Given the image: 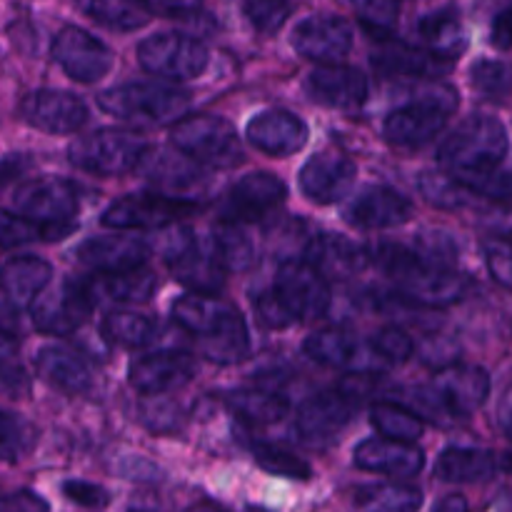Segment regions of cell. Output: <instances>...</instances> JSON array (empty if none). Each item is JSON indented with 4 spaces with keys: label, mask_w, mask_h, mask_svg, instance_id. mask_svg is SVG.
I'll list each match as a JSON object with an SVG mask.
<instances>
[{
    "label": "cell",
    "mask_w": 512,
    "mask_h": 512,
    "mask_svg": "<svg viewBox=\"0 0 512 512\" xmlns=\"http://www.w3.org/2000/svg\"><path fill=\"white\" fill-rule=\"evenodd\" d=\"M413 213V203L398 190L388 185H368L348 203L345 220L360 230H383L408 223Z\"/></svg>",
    "instance_id": "cell-24"
},
{
    "label": "cell",
    "mask_w": 512,
    "mask_h": 512,
    "mask_svg": "<svg viewBox=\"0 0 512 512\" xmlns=\"http://www.w3.org/2000/svg\"><path fill=\"white\" fill-rule=\"evenodd\" d=\"M250 450H253L255 463L273 475H283V478L290 480H308L310 475H313V470H310V465L305 463L303 458H298V455L290 453V450L280 448V445L255 440V443L250 445Z\"/></svg>",
    "instance_id": "cell-44"
},
{
    "label": "cell",
    "mask_w": 512,
    "mask_h": 512,
    "mask_svg": "<svg viewBox=\"0 0 512 512\" xmlns=\"http://www.w3.org/2000/svg\"><path fill=\"white\" fill-rule=\"evenodd\" d=\"M505 433H508V438L512 440V413L505 418Z\"/></svg>",
    "instance_id": "cell-61"
},
{
    "label": "cell",
    "mask_w": 512,
    "mask_h": 512,
    "mask_svg": "<svg viewBox=\"0 0 512 512\" xmlns=\"http://www.w3.org/2000/svg\"><path fill=\"white\" fill-rule=\"evenodd\" d=\"M53 268L48 260L35 255H20V258L5 260L3 265V325L10 323L13 313L33 308L35 300L50 288Z\"/></svg>",
    "instance_id": "cell-25"
},
{
    "label": "cell",
    "mask_w": 512,
    "mask_h": 512,
    "mask_svg": "<svg viewBox=\"0 0 512 512\" xmlns=\"http://www.w3.org/2000/svg\"><path fill=\"white\" fill-rule=\"evenodd\" d=\"M198 210V200H178L160 193H138L110 203L100 215V223L115 230H153L190 218Z\"/></svg>",
    "instance_id": "cell-11"
},
{
    "label": "cell",
    "mask_w": 512,
    "mask_h": 512,
    "mask_svg": "<svg viewBox=\"0 0 512 512\" xmlns=\"http://www.w3.org/2000/svg\"><path fill=\"white\" fill-rule=\"evenodd\" d=\"M355 400L358 398L348 390H325V393L313 395L300 405L295 430L310 445L330 443L353 420L355 408H358Z\"/></svg>",
    "instance_id": "cell-19"
},
{
    "label": "cell",
    "mask_w": 512,
    "mask_h": 512,
    "mask_svg": "<svg viewBox=\"0 0 512 512\" xmlns=\"http://www.w3.org/2000/svg\"><path fill=\"white\" fill-rule=\"evenodd\" d=\"M310 98L333 110H358L368 98V80L353 65H320L305 83Z\"/></svg>",
    "instance_id": "cell-28"
},
{
    "label": "cell",
    "mask_w": 512,
    "mask_h": 512,
    "mask_svg": "<svg viewBox=\"0 0 512 512\" xmlns=\"http://www.w3.org/2000/svg\"><path fill=\"white\" fill-rule=\"evenodd\" d=\"M415 253L425 258L428 263L440 265V268H450V263L458 255V243L453 235L443 233V230H430V233L418 235V248Z\"/></svg>",
    "instance_id": "cell-51"
},
{
    "label": "cell",
    "mask_w": 512,
    "mask_h": 512,
    "mask_svg": "<svg viewBox=\"0 0 512 512\" xmlns=\"http://www.w3.org/2000/svg\"><path fill=\"white\" fill-rule=\"evenodd\" d=\"M90 313H93V295H90L88 283H78V280H63L53 285L30 308L35 330L55 335V338L83 328Z\"/></svg>",
    "instance_id": "cell-12"
},
{
    "label": "cell",
    "mask_w": 512,
    "mask_h": 512,
    "mask_svg": "<svg viewBox=\"0 0 512 512\" xmlns=\"http://www.w3.org/2000/svg\"><path fill=\"white\" fill-rule=\"evenodd\" d=\"M188 512H223L220 508H215V505H205V503H198V505H193V508H190Z\"/></svg>",
    "instance_id": "cell-60"
},
{
    "label": "cell",
    "mask_w": 512,
    "mask_h": 512,
    "mask_svg": "<svg viewBox=\"0 0 512 512\" xmlns=\"http://www.w3.org/2000/svg\"><path fill=\"white\" fill-rule=\"evenodd\" d=\"M355 465L360 470L390 478H415L423 470V450L408 443H395L388 438H370L355 448Z\"/></svg>",
    "instance_id": "cell-29"
},
{
    "label": "cell",
    "mask_w": 512,
    "mask_h": 512,
    "mask_svg": "<svg viewBox=\"0 0 512 512\" xmlns=\"http://www.w3.org/2000/svg\"><path fill=\"white\" fill-rule=\"evenodd\" d=\"M503 465H505V470H508V473H512V453H510V455H505Z\"/></svg>",
    "instance_id": "cell-62"
},
{
    "label": "cell",
    "mask_w": 512,
    "mask_h": 512,
    "mask_svg": "<svg viewBox=\"0 0 512 512\" xmlns=\"http://www.w3.org/2000/svg\"><path fill=\"white\" fill-rule=\"evenodd\" d=\"M245 18L250 20L258 33L263 35H275L285 25V20L293 13V5L290 3H260V0H253V3H243Z\"/></svg>",
    "instance_id": "cell-49"
},
{
    "label": "cell",
    "mask_w": 512,
    "mask_h": 512,
    "mask_svg": "<svg viewBox=\"0 0 512 512\" xmlns=\"http://www.w3.org/2000/svg\"><path fill=\"white\" fill-rule=\"evenodd\" d=\"M415 28H418V35L423 38L425 48L448 60L458 58L465 50V45H468L463 23H460V15L455 8L428 10V13L420 15Z\"/></svg>",
    "instance_id": "cell-32"
},
{
    "label": "cell",
    "mask_w": 512,
    "mask_h": 512,
    "mask_svg": "<svg viewBox=\"0 0 512 512\" xmlns=\"http://www.w3.org/2000/svg\"><path fill=\"white\" fill-rule=\"evenodd\" d=\"M18 115L35 130L53 135L75 133L88 120V108L83 98L68 90L40 88L23 95L18 103Z\"/></svg>",
    "instance_id": "cell-17"
},
{
    "label": "cell",
    "mask_w": 512,
    "mask_h": 512,
    "mask_svg": "<svg viewBox=\"0 0 512 512\" xmlns=\"http://www.w3.org/2000/svg\"><path fill=\"white\" fill-rule=\"evenodd\" d=\"M373 260L395 280L405 300L420 305H453L463 300L468 280L453 268H440L398 243H380Z\"/></svg>",
    "instance_id": "cell-2"
},
{
    "label": "cell",
    "mask_w": 512,
    "mask_h": 512,
    "mask_svg": "<svg viewBox=\"0 0 512 512\" xmlns=\"http://www.w3.org/2000/svg\"><path fill=\"white\" fill-rule=\"evenodd\" d=\"M465 190L480 198L495 200V203H512V173L505 170H480V173L453 175Z\"/></svg>",
    "instance_id": "cell-46"
},
{
    "label": "cell",
    "mask_w": 512,
    "mask_h": 512,
    "mask_svg": "<svg viewBox=\"0 0 512 512\" xmlns=\"http://www.w3.org/2000/svg\"><path fill=\"white\" fill-rule=\"evenodd\" d=\"M80 195L65 178H35L18 185L13 193V208L20 218L45 225L73 223L78 213Z\"/></svg>",
    "instance_id": "cell-16"
},
{
    "label": "cell",
    "mask_w": 512,
    "mask_h": 512,
    "mask_svg": "<svg viewBox=\"0 0 512 512\" xmlns=\"http://www.w3.org/2000/svg\"><path fill=\"white\" fill-rule=\"evenodd\" d=\"M430 390L448 418H468L488 400L490 375L478 365L455 363L450 368H440Z\"/></svg>",
    "instance_id": "cell-20"
},
{
    "label": "cell",
    "mask_w": 512,
    "mask_h": 512,
    "mask_svg": "<svg viewBox=\"0 0 512 512\" xmlns=\"http://www.w3.org/2000/svg\"><path fill=\"white\" fill-rule=\"evenodd\" d=\"M293 48L320 65H338L353 48V25L335 13L308 15L295 25Z\"/></svg>",
    "instance_id": "cell-18"
},
{
    "label": "cell",
    "mask_w": 512,
    "mask_h": 512,
    "mask_svg": "<svg viewBox=\"0 0 512 512\" xmlns=\"http://www.w3.org/2000/svg\"><path fill=\"white\" fill-rule=\"evenodd\" d=\"M53 58L68 78L78 83H98L113 68V53L103 40L78 25H63L53 38Z\"/></svg>",
    "instance_id": "cell-15"
},
{
    "label": "cell",
    "mask_w": 512,
    "mask_h": 512,
    "mask_svg": "<svg viewBox=\"0 0 512 512\" xmlns=\"http://www.w3.org/2000/svg\"><path fill=\"white\" fill-rule=\"evenodd\" d=\"M75 255L85 268H93L98 275H115L143 268L150 258V245L135 235H100L85 240Z\"/></svg>",
    "instance_id": "cell-26"
},
{
    "label": "cell",
    "mask_w": 512,
    "mask_h": 512,
    "mask_svg": "<svg viewBox=\"0 0 512 512\" xmlns=\"http://www.w3.org/2000/svg\"><path fill=\"white\" fill-rule=\"evenodd\" d=\"M435 512H470V510H468V503H465V498H460V495H448V498L440 500Z\"/></svg>",
    "instance_id": "cell-59"
},
{
    "label": "cell",
    "mask_w": 512,
    "mask_h": 512,
    "mask_svg": "<svg viewBox=\"0 0 512 512\" xmlns=\"http://www.w3.org/2000/svg\"><path fill=\"white\" fill-rule=\"evenodd\" d=\"M305 355L328 368L345 370L350 375H375L383 370L385 360L373 350V345L348 328H325L310 335L303 345Z\"/></svg>",
    "instance_id": "cell-13"
},
{
    "label": "cell",
    "mask_w": 512,
    "mask_h": 512,
    "mask_svg": "<svg viewBox=\"0 0 512 512\" xmlns=\"http://www.w3.org/2000/svg\"><path fill=\"white\" fill-rule=\"evenodd\" d=\"M90 295L103 300H113V303H145L158 290V278L153 270L138 268L128 270V273L115 275H98L95 280H88Z\"/></svg>",
    "instance_id": "cell-33"
},
{
    "label": "cell",
    "mask_w": 512,
    "mask_h": 512,
    "mask_svg": "<svg viewBox=\"0 0 512 512\" xmlns=\"http://www.w3.org/2000/svg\"><path fill=\"white\" fill-rule=\"evenodd\" d=\"M150 15H165V18L190 20L193 15L203 13V8L195 3H140Z\"/></svg>",
    "instance_id": "cell-56"
},
{
    "label": "cell",
    "mask_w": 512,
    "mask_h": 512,
    "mask_svg": "<svg viewBox=\"0 0 512 512\" xmlns=\"http://www.w3.org/2000/svg\"><path fill=\"white\" fill-rule=\"evenodd\" d=\"M470 83L483 98L510 100L512 98V60L480 58L470 68Z\"/></svg>",
    "instance_id": "cell-43"
},
{
    "label": "cell",
    "mask_w": 512,
    "mask_h": 512,
    "mask_svg": "<svg viewBox=\"0 0 512 512\" xmlns=\"http://www.w3.org/2000/svg\"><path fill=\"white\" fill-rule=\"evenodd\" d=\"M75 230V223H60V225H45L35 223V220L20 218L13 210H5L3 220H0V235H3V248H18L25 243H53V240L65 238Z\"/></svg>",
    "instance_id": "cell-39"
},
{
    "label": "cell",
    "mask_w": 512,
    "mask_h": 512,
    "mask_svg": "<svg viewBox=\"0 0 512 512\" xmlns=\"http://www.w3.org/2000/svg\"><path fill=\"white\" fill-rule=\"evenodd\" d=\"M148 143L138 133L123 128H100L68 148L75 168L100 178H118L138 168L148 155Z\"/></svg>",
    "instance_id": "cell-6"
},
{
    "label": "cell",
    "mask_w": 512,
    "mask_h": 512,
    "mask_svg": "<svg viewBox=\"0 0 512 512\" xmlns=\"http://www.w3.org/2000/svg\"><path fill=\"white\" fill-rule=\"evenodd\" d=\"M225 403L243 423L250 425H273L288 415V400L268 390H235L225 398Z\"/></svg>",
    "instance_id": "cell-35"
},
{
    "label": "cell",
    "mask_w": 512,
    "mask_h": 512,
    "mask_svg": "<svg viewBox=\"0 0 512 512\" xmlns=\"http://www.w3.org/2000/svg\"><path fill=\"white\" fill-rule=\"evenodd\" d=\"M170 140L180 155L210 168H235L245 158L235 128L218 115H195L180 120L175 123Z\"/></svg>",
    "instance_id": "cell-7"
},
{
    "label": "cell",
    "mask_w": 512,
    "mask_h": 512,
    "mask_svg": "<svg viewBox=\"0 0 512 512\" xmlns=\"http://www.w3.org/2000/svg\"><path fill=\"white\" fill-rule=\"evenodd\" d=\"M493 43L503 50H512V8L500 10L493 20Z\"/></svg>",
    "instance_id": "cell-58"
},
{
    "label": "cell",
    "mask_w": 512,
    "mask_h": 512,
    "mask_svg": "<svg viewBox=\"0 0 512 512\" xmlns=\"http://www.w3.org/2000/svg\"><path fill=\"white\" fill-rule=\"evenodd\" d=\"M198 373V363L190 353L180 350H160L143 355L130 365V385L140 395H163L188 385Z\"/></svg>",
    "instance_id": "cell-22"
},
{
    "label": "cell",
    "mask_w": 512,
    "mask_h": 512,
    "mask_svg": "<svg viewBox=\"0 0 512 512\" xmlns=\"http://www.w3.org/2000/svg\"><path fill=\"white\" fill-rule=\"evenodd\" d=\"M508 155V130L493 115H470L438 150L440 165L450 175L500 168Z\"/></svg>",
    "instance_id": "cell-5"
},
{
    "label": "cell",
    "mask_w": 512,
    "mask_h": 512,
    "mask_svg": "<svg viewBox=\"0 0 512 512\" xmlns=\"http://www.w3.org/2000/svg\"><path fill=\"white\" fill-rule=\"evenodd\" d=\"M485 265L498 285L512 290V240L510 238H490L483 243Z\"/></svg>",
    "instance_id": "cell-52"
},
{
    "label": "cell",
    "mask_w": 512,
    "mask_h": 512,
    "mask_svg": "<svg viewBox=\"0 0 512 512\" xmlns=\"http://www.w3.org/2000/svg\"><path fill=\"white\" fill-rule=\"evenodd\" d=\"M355 175H358V168L348 155L338 153V150H325V153L313 155L303 165L298 183L305 198L320 205H330L345 198L350 185L355 183Z\"/></svg>",
    "instance_id": "cell-23"
},
{
    "label": "cell",
    "mask_w": 512,
    "mask_h": 512,
    "mask_svg": "<svg viewBox=\"0 0 512 512\" xmlns=\"http://www.w3.org/2000/svg\"><path fill=\"white\" fill-rule=\"evenodd\" d=\"M3 385H5V393H20V388L28 390V380H25L23 368L13 363L10 345H5L3 350Z\"/></svg>",
    "instance_id": "cell-57"
},
{
    "label": "cell",
    "mask_w": 512,
    "mask_h": 512,
    "mask_svg": "<svg viewBox=\"0 0 512 512\" xmlns=\"http://www.w3.org/2000/svg\"><path fill=\"white\" fill-rule=\"evenodd\" d=\"M210 243H213V250L218 255L220 265L225 268V273H240V270H248L250 263H253V243H250L248 235L238 225H215Z\"/></svg>",
    "instance_id": "cell-41"
},
{
    "label": "cell",
    "mask_w": 512,
    "mask_h": 512,
    "mask_svg": "<svg viewBox=\"0 0 512 512\" xmlns=\"http://www.w3.org/2000/svg\"><path fill=\"white\" fill-rule=\"evenodd\" d=\"M308 263L313 268H318L325 278H350L358 270H363L365 260V250L360 245H355L353 240L343 238L338 233H320L315 235L313 240L308 243Z\"/></svg>",
    "instance_id": "cell-31"
},
{
    "label": "cell",
    "mask_w": 512,
    "mask_h": 512,
    "mask_svg": "<svg viewBox=\"0 0 512 512\" xmlns=\"http://www.w3.org/2000/svg\"><path fill=\"white\" fill-rule=\"evenodd\" d=\"M0 512H50V505L33 490H15L5 495Z\"/></svg>",
    "instance_id": "cell-55"
},
{
    "label": "cell",
    "mask_w": 512,
    "mask_h": 512,
    "mask_svg": "<svg viewBox=\"0 0 512 512\" xmlns=\"http://www.w3.org/2000/svg\"><path fill=\"white\" fill-rule=\"evenodd\" d=\"M418 188L430 205L443 210L465 208V205H468V198L473 195L470 190H465L453 175L435 173V170H428V173L420 175Z\"/></svg>",
    "instance_id": "cell-45"
},
{
    "label": "cell",
    "mask_w": 512,
    "mask_h": 512,
    "mask_svg": "<svg viewBox=\"0 0 512 512\" xmlns=\"http://www.w3.org/2000/svg\"><path fill=\"white\" fill-rule=\"evenodd\" d=\"M255 310H258V318L263 320L268 328L278 330V328H288V325L295 323V320L288 315V310H285L283 305H280V300L275 298L273 290L260 295V298L255 300Z\"/></svg>",
    "instance_id": "cell-54"
},
{
    "label": "cell",
    "mask_w": 512,
    "mask_h": 512,
    "mask_svg": "<svg viewBox=\"0 0 512 512\" xmlns=\"http://www.w3.org/2000/svg\"><path fill=\"white\" fill-rule=\"evenodd\" d=\"M370 423L378 430L380 438L395 440V443L413 445L423 438V418L415 410L395 403H375L370 408Z\"/></svg>",
    "instance_id": "cell-36"
},
{
    "label": "cell",
    "mask_w": 512,
    "mask_h": 512,
    "mask_svg": "<svg viewBox=\"0 0 512 512\" xmlns=\"http://www.w3.org/2000/svg\"><path fill=\"white\" fill-rule=\"evenodd\" d=\"M158 328L148 315L133 313V310H113L103 320V335L115 345L123 348H143L155 338Z\"/></svg>",
    "instance_id": "cell-40"
},
{
    "label": "cell",
    "mask_w": 512,
    "mask_h": 512,
    "mask_svg": "<svg viewBox=\"0 0 512 512\" xmlns=\"http://www.w3.org/2000/svg\"><path fill=\"white\" fill-rule=\"evenodd\" d=\"M173 320L198 338L200 353L210 363L235 365L248 355V328L240 310L228 300L200 293L180 295L173 303Z\"/></svg>",
    "instance_id": "cell-1"
},
{
    "label": "cell",
    "mask_w": 512,
    "mask_h": 512,
    "mask_svg": "<svg viewBox=\"0 0 512 512\" xmlns=\"http://www.w3.org/2000/svg\"><path fill=\"white\" fill-rule=\"evenodd\" d=\"M370 345H373V350L385 360V363H405V360L415 353L413 338H410L405 330L393 328V325L378 330V333L373 335V340H370Z\"/></svg>",
    "instance_id": "cell-50"
},
{
    "label": "cell",
    "mask_w": 512,
    "mask_h": 512,
    "mask_svg": "<svg viewBox=\"0 0 512 512\" xmlns=\"http://www.w3.org/2000/svg\"><path fill=\"white\" fill-rule=\"evenodd\" d=\"M195 160H185V155L173 158V155H160L150 168L153 183L163 185L165 190L178 193L180 200H195L193 193H198L205 185V175L198 168H193Z\"/></svg>",
    "instance_id": "cell-38"
},
{
    "label": "cell",
    "mask_w": 512,
    "mask_h": 512,
    "mask_svg": "<svg viewBox=\"0 0 512 512\" xmlns=\"http://www.w3.org/2000/svg\"><path fill=\"white\" fill-rule=\"evenodd\" d=\"M275 298L280 300L295 323H310L320 320L330 308V285L328 278L308 260H285L275 273L273 285Z\"/></svg>",
    "instance_id": "cell-9"
},
{
    "label": "cell",
    "mask_w": 512,
    "mask_h": 512,
    "mask_svg": "<svg viewBox=\"0 0 512 512\" xmlns=\"http://www.w3.org/2000/svg\"><path fill=\"white\" fill-rule=\"evenodd\" d=\"M495 458L488 450L448 448L438 455L435 475L443 483H485L495 475Z\"/></svg>",
    "instance_id": "cell-34"
},
{
    "label": "cell",
    "mask_w": 512,
    "mask_h": 512,
    "mask_svg": "<svg viewBox=\"0 0 512 512\" xmlns=\"http://www.w3.org/2000/svg\"><path fill=\"white\" fill-rule=\"evenodd\" d=\"M60 490H63V495L70 500V503L80 505V508L98 510L110 503L108 490L100 488V485L95 483H88V480H65Z\"/></svg>",
    "instance_id": "cell-53"
},
{
    "label": "cell",
    "mask_w": 512,
    "mask_h": 512,
    "mask_svg": "<svg viewBox=\"0 0 512 512\" xmlns=\"http://www.w3.org/2000/svg\"><path fill=\"white\" fill-rule=\"evenodd\" d=\"M80 13L93 18L95 23L115 30V33H130L148 23V10L140 3H115V0H95V3L80 5Z\"/></svg>",
    "instance_id": "cell-42"
},
{
    "label": "cell",
    "mask_w": 512,
    "mask_h": 512,
    "mask_svg": "<svg viewBox=\"0 0 512 512\" xmlns=\"http://www.w3.org/2000/svg\"><path fill=\"white\" fill-rule=\"evenodd\" d=\"M360 25L373 35L380 43H388L393 35L395 23H398L400 5L390 3V0H375V3H358L355 5Z\"/></svg>",
    "instance_id": "cell-47"
},
{
    "label": "cell",
    "mask_w": 512,
    "mask_h": 512,
    "mask_svg": "<svg viewBox=\"0 0 512 512\" xmlns=\"http://www.w3.org/2000/svg\"><path fill=\"white\" fill-rule=\"evenodd\" d=\"M455 60L443 58V55L433 53L423 45H410L403 40H388L378 53H373V68L385 78H423L438 80L453 70Z\"/></svg>",
    "instance_id": "cell-27"
},
{
    "label": "cell",
    "mask_w": 512,
    "mask_h": 512,
    "mask_svg": "<svg viewBox=\"0 0 512 512\" xmlns=\"http://www.w3.org/2000/svg\"><path fill=\"white\" fill-rule=\"evenodd\" d=\"M308 123L290 110H263L245 128V138L255 150L273 158H288L300 153L308 143Z\"/></svg>",
    "instance_id": "cell-21"
},
{
    "label": "cell",
    "mask_w": 512,
    "mask_h": 512,
    "mask_svg": "<svg viewBox=\"0 0 512 512\" xmlns=\"http://www.w3.org/2000/svg\"><path fill=\"white\" fill-rule=\"evenodd\" d=\"M288 195L283 180L273 173H248L235 180L220 200V223H258L280 208Z\"/></svg>",
    "instance_id": "cell-14"
},
{
    "label": "cell",
    "mask_w": 512,
    "mask_h": 512,
    "mask_svg": "<svg viewBox=\"0 0 512 512\" xmlns=\"http://www.w3.org/2000/svg\"><path fill=\"white\" fill-rule=\"evenodd\" d=\"M138 60L148 73L165 80H193L208 68V48L185 33H155L138 45Z\"/></svg>",
    "instance_id": "cell-10"
},
{
    "label": "cell",
    "mask_w": 512,
    "mask_h": 512,
    "mask_svg": "<svg viewBox=\"0 0 512 512\" xmlns=\"http://www.w3.org/2000/svg\"><path fill=\"white\" fill-rule=\"evenodd\" d=\"M168 270L178 283L200 295H215L225 283V268L220 265L210 240H198L190 228H178L168 235L163 248Z\"/></svg>",
    "instance_id": "cell-8"
},
{
    "label": "cell",
    "mask_w": 512,
    "mask_h": 512,
    "mask_svg": "<svg viewBox=\"0 0 512 512\" xmlns=\"http://www.w3.org/2000/svg\"><path fill=\"white\" fill-rule=\"evenodd\" d=\"M98 108L128 123L168 125L190 108V93L160 80H130L98 95Z\"/></svg>",
    "instance_id": "cell-4"
},
{
    "label": "cell",
    "mask_w": 512,
    "mask_h": 512,
    "mask_svg": "<svg viewBox=\"0 0 512 512\" xmlns=\"http://www.w3.org/2000/svg\"><path fill=\"white\" fill-rule=\"evenodd\" d=\"M35 445V428L20 415L5 410L3 413V458L5 463H15L20 455L28 453Z\"/></svg>",
    "instance_id": "cell-48"
},
{
    "label": "cell",
    "mask_w": 512,
    "mask_h": 512,
    "mask_svg": "<svg viewBox=\"0 0 512 512\" xmlns=\"http://www.w3.org/2000/svg\"><path fill=\"white\" fill-rule=\"evenodd\" d=\"M35 368L45 383L63 390V393H88L90 385H93V370L85 363V358H80L75 350L60 348V345L40 348L35 355Z\"/></svg>",
    "instance_id": "cell-30"
},
{
    "label": "cell",
    "mask_w": 512,
    "mask_h": 512,
    "mask_svg": "<svg viewBox=\"0 0 512 512\" xmlns=\"http://www.w3.org/2000/svg\"><path fill=\"white\" fill-rule=\"evenodd\" d=\"M460 98L455 88L440 80H428L418 88L413 103L393 110L383 123V135L398 148H420L440 135L448 115L458 110Z\"/></svg>",
    "instance_id": "cell-3"
},
{
    "label": "cell",
    "mask_w": 512,
    "mask_h": 512,
    "mask_svg": "<svg viewBox=\"0 0 512 512\" xmlns=\"http://www.w3.org/2000/svg\"><path fill=\"white\" fill-rule=\"evenodd\" d=\"M355 508L360 512H418L423 508V493L413 485H370L358 490Z\"/></svg>",
    "instance_id": "cell-37"
}]
</instances>
